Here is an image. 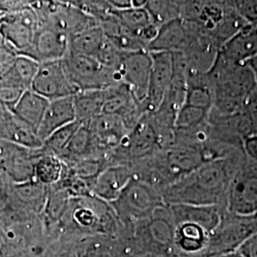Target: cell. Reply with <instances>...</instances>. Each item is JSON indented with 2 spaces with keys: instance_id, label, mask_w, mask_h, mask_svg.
<instances>
[{
  "instance_id": "1",
  "label": "cell",
  "mask_w": 257,
  "mask_h": 257,
  "mask_svg": "<svg viewBox=\"0 0 257 257\" xmlns=\"http://www.w3.org/2000/svg\"><path fill=\"white\" fill-rule=\"evenodd\" d=\"M244 154L204 163L161 191L167 205L219 206L225 209L230 179Z\"/></svg>"
},
{
  "instance_id": "2",
  "label": "cell",
  "mask_w": 257,
  "mask_h": 257,
  "mask_svg": "<svg viewBox=\"0 0 257 257\" xmlns=\"http://www.w3.org/2000/svg\"><path fill=\"white\" fill-rule=\"evenodd\" d=\"M212 90L211 110L221 115H231L243 110L256 83L248 64L226 60L218 55L208 73Z\"/></svg>"
},
{
  "instance_id": "3",
  "label": "cell",
  "mask_w": 257,
  "mask_h": 257,
  "mask_svg": "<svg viewBox=\"0 0 257 257\" xmlns=\"http://www.w3.org/2000/svg\"><path fill=\"white\" fill-rule=\"evenodd\" d=\"M109 204L118 220L124 223L146 219L158 208L167 205L161 191L133 177L118 197Z\"/></svg>"
},
{
  "instance_id": "4",
  "label": "cell",
  "mask_w": 257,
  "mask_h": 257,
  "mask_svg": "<svg viewBox=\"0 0 257 257\" xmlns=\"http://www.w3.org/2000/svg\"><path fill=\"white\" fill-rule=\"evenodd\" d=\"M62 63L70 81L78 92L106 90L123 83L120 71L104 67L93 57L68 51Z\"/></svg>"
},
{
  "instance_id": "5",
  "label": "cell",
  "mask_w": 257,
  "mask_h": 257,
  "mask_svg": "<svg viewBox=\"0 0 257 257\" xmlns=\"http://www.w3.org/2000/svg\"><path fill=\"white\" fill-rule=\"evenodd\" d=\"M225 209L236 215L257 213V164L245 156L230 179Z\"/></svg>"
},
{
  "instance_id": "6",
  "label": "cell",
  "mask_w": 257,
  "mask_h": 257,
  "mask_svg": "<svg viewBox=\"0 0 257 257\" xmlns=\"http://www.w3.org/2000/svg\"><path fill=\"white\" fill-rule=\"evenodd\" d=\"M37 30L38 19L32 5L0 19V37L19 55L30 54Z\"/></svg>"
},
{
  "instance_id": "7",
  "label": "cell",
  "mask_w": 257,
  "mask_h": 257,
  "mask_svg": "<svg viewBox=\"0 0 257 257\" xmlns=\"http://www.w3.org/2000/svg\"><path fill=\"white\" fill-rule=\"evenodd\" d=\"M257 230V213L236 215L224 211L220 225L211 234L209 245L213 244L217 253L235 250Z\"/></svg>"
},
{
  "instance_id": "8",
  "label": "cell",
  "mask_w": 257,
  "mask_h": 257,
  "mask_svg": "<svg viewBox=\"0 0 257 257\" xmlns=\"http://www.w3.org/2000/svg\"><path fill=\"white\" fill-rule=\"evenodd\" d=\"M31 90L48 101L74 96L78 93L65 72L62 59L39 63Z\"/></svg>"
},
{
  "instance_id": "9",
  "label": "cell",
  "mask_w": 257,
  "mask_h": 257,
  "mask_svg": "<svg viewBox=\"0 0 257 257\" xmlns=\"http://www.w3.org/2000/svg\"><path fill=\"white\" fill-rule=\"evenodd\" d=\"M150 53V52H149ZM152 71L146 99L142 104L144 113L156 111L165 96L175 76L174 55L170 53H150Z\"/></svg>"
},
{
  "instance_id": "10",
  "label": "cell",
  "mask_w": 257,
  "mask_h": 257,
  "mask_svg": "<svg viewBox=\"0 0 257 257\" xmlns=\"http://www.w3.org/2000/svg\"><path fill=\"white\" fill-rule=\"evenodd\" d=\"M151 71L152 56L148 51L124 52L120 65L122 82L141 105L147 96Z\"/></svg>"
},
{
  "instance_id": "11",
  "label": "cell",
  "mask_w": 257,
  "mask_h": 257,
  "mask_svg": "<svg viewBox=\"0 0 257 257\" xmlns=\"http://www.w3.org/2000/svg\"><path fill=\"white\" fill-rule=\"evenodd\" d=\"M104 93L102 113L118 116L131 132L144 114L142 105L124 83L104 90Z\"/></svg>"
},
{
  "instance_id": "12",
  "label": "cell",
  "mask_w": 257,
  "mask_h": 257,
  "mask_svg": "<svg viewBox=\"0 0 257 257\" xmlns=\"http://www.w3.org/2000/svg\"><path fill=\"white\" fill-rule=\"evenodd\" d=\"M69 38L68 35L56 28L40 25L28 56L38 63L61 60L69 51Z\"/></svg>"
},
{
  "instance_id": "13",
  "label": "cell",
  "mask_w": 257,
  "mask_h": 257,
  "mask_svg": "<svg viewBox=\"0 0 257 257\" xmlns=\"http://www.w3.org/2000/svg\"><path fill=\"white\" fill-rule=\"evenodd\" d=\"M175 222V225L180 223H193L203 227L212 233L220 225L222 216L226 209L219 206H200V205H168Z\"/></svg>"
},
{
  "instance_id": "14",
  "label": "cell",
  "mask_w": 257,
  "mask_h": 257,
  "mask_svg": "<svg viewBox=\"0 0 257 257\" xmlns=\"http://www.w3.org/2000/svg\"><path fill=\"white\" fill-rule=\"evenodd\" d=\"M87 126L96 145L106 155L118 147L130 133L121 118L112 114L102 113Z\"/></svg>"
},
{
  "instance_id": "15",
  "label": "cell",
  "mask_w": 257,
  "mask_h": 257,
  "mask_svg": "<svg viewBox=\"0 0 257 257\" xmlns=\"http://www.w3.org/2000/svg\"><path fill=\"white\" fill-rule=\"evenodd\" d=\"M133 177L130 165L107 167L96 176L92 186V195L105 202L114 201Z\"/></svg>"
},
{
  "instance_id": "16",
  "label": "cell",
  "mask_w": 257,
  "mask_h": 257,
  "mask_svg": "<svg viewBox=\"0 0 257 257\" xmlns=\"http://www.w3.org/2000/svg\"><path fill=\"white\" fill-rule=\"evenodd\" d=\"M74 121H75L74 96L50 101L37 128V137L44 142L55 131Z\"/></svg>"
},
{
  "instance_id": "17",
  "label": "cell",
  "mask_w": 257,
  "mask_h": 257,
  "mask_svg": "<svg viewBox=\"0 0 257 257\" xmlns=\"http://www.w3.org/2000/svg\"><path fill=\"white\" fill-rule=\"evenodd\" d=\"M257 55V29L248 27L221 47L219 55L233 63L247 64Z\"/></svg>"
},
{
  "instance_id": "18",
  "label": "cell",
  "mask_w": 257,
  "mask_h": 257,
  "mask_svg": "<svg viewBox=\"0 0 257 257\" xmlns=\"http://www.w3.org/2000/svg\"><path fill=\"white\" fill-rule=\"evenodd\" d=\"M8 110L0 120V139L29 149L43 147V142L37 137V132Z\"/></svg>"
},
{
  "instance_id": "19",
  "label": "cell",
  "mask_w": 257,
  "mask_h": 257,
  "mask_svg": "<svg viewBox=\"0 0 257 257\" xmlns=\"http://www.w3.org/2000/svg\"><path fill=\"white\" fill-rule=\"evenodd\" d=\"M188 41V33L183 20L177 19L158 29L156 38L148 46L150 53H181Z\"/></svg>"
},
{
  "instance_id": "20",
  "label": "cell",
  "mask_w": 257,
  "mask_h": 257,
  "mask_svg": "<svg viewBox=\"0 0 257 257\" xmlns=\"http://www.w3.org/2000/svg\"><path fill=\"white\" fill-rule=\"evenodd\" d=\"M39 63L26 55H18L9 68L0 74V88H12L20 91L31 89Z\"/></svg>"
},
{
  "instance_id": "21",
  "label": "cell",
  "mask_w": 257,
  "mask_h": 257,
  "mask_svg": "<svg viewBox=\"0 0 257 257\" xmlns=\"http://www.w3.org/2000/svg\"><path fill=\"white\" fill-rule=\"evenodd\" d=\"M49 102L46 98L29 89L22 92L18 102L10 110L37 132Z\"/></svg>"
},
{
  "instance_id": "22",
  "label": "cell",
  "mask_w": 257,
  "mask_h": 257,
  "mask_svg": "<svg viewBox=\"0 0 257 257\" xmlns=\"http://www.w3.org/2000/svg\"><path fill=\"white\" fill-rule=\"evenodd\" d=\"M211 233L203 227L193 223L175 225V244L188 253H194L209 246Z\"/></svg>"
},
{
  "instance_id": "23",
  "label": "cell",
  "mask_w": 257,
  "mask_h": 257,
  "mask_svg": "<svg viewBox=\"0 0 257 257\" xmlns=\"http://www.w3.org/2000/svg\"><path fill=\"white\" fill-rule=\"evenodd\" d=\"M100 26L88 28L69 38V52L95 58L107 42Z\"/></svg>"
},
{
  "instance_id": "24",
  "label": "cell",
  "mask_w": 257,
  "mask_h": 257,
  "mask_svg": "<svg viewBox=\"0 0 257 257\" xmlns=\"http://www.w3.org/2000/svg\"><path fill=\"white\" fill-rule=\"evenodd\" d=\"M105 99L104 90L79 92L74 95L75 120L82 125H89L101 115Z\"/></svg>"
},
{
  "instance_id": "25",
  "label": "cell",
  "mask_w": 257,
  "mask_h": 257,
  "mask_svg": "<svg viewBox=\"0 0 257 257\" xmlns=\"http://www.w3.org/2000/svg\"><path fill=\"white\" fill-rule=\"evenodd\" d=\"M63 173L64 163L62 160L44 150L43 155L38 158L35 165L34 178L38 182L50 187L59 182Z\"/></svg>"
},
{
  "instance_id": "26",
  "label": "cell",
  "mask_w": 257,
  "mask_h": 257,
  "mask_svg": "<svg viewBox=\"0 0 257 257\" xmlns=\"http://www.w3.org/2000/svg\"><path fill=\"white\" fill-rule=\"evenodd\" d=\"M111 14L119 20L120 23L131 31L141 41V35L146 28L153 24V21L145 7L131 8L124 11H112ZM144 45V44H143ZM145 46V45H144ZM146 47V46H145ZM147 49V48H146Z\"/></svg>"
},
{
  "instance_id": "27",
  "label": "cell",
  "mask_w": 257,
  "mask_h": 257,
  "mask_svg": "<svg viewBox=\"0 0 257 257\" xmlns=\"http://www.w3.org/2000/svg\"><path fill=\"white\" fill-rule=\"evenodd\" d=\"M180 6L181 1H147L145 8L153 23L160 28L180 19Z\"/></svg>"
},
{
  "instance_id": "28",
  "label": "cell",
  "mask_w": 257,
  "mask_h": 257,
  "mask_svg": "<svg viewBox=\"0 0 257 257\" xmlns=\"http://www.w3.org/2000/svg\"><path fill=\"white\" fill-rule=\"evenodd\" d=\"M81 126L82 124L75 120L64 127L58 128L43 142V149L47 153L59 157L63 154L65 149Z\"/></svg>"
},
{
  "instance_id": "29",
  "label": "cell",
  "mask_w": 257,
  "mask_h": 257,
  "mask_svg": "<svg viewBox=\"0 0 257 257\" xmlns=\"http://www.w3.org/2000/svg\"><path fill=\"white\" fill-rule=\"evenodd\" d=\"M210 110L184 105L175 120V130H187L200 125L208 118Z\"/></svg>"
},
{
  "instance_id": "30",
  "label": "cell",
  "mask_w": 257,
  "mask_h": 257,
  "mask_svg": "<svg viewBox=\"0 0 257 257\" xmlns=\"http://www.w3.org/2000/svg\"><path fill=\"white\" fill-rule=\"evenodd\" d=\"M232 4L250 27H257V0H232Z\"/></svg>"
},
{
  "instance_id": "31",
  "label": "cell",
  "mask_w": 257,
  "mask_h": 257,
  "mask_svg": "<svg viewBox=\"0 0 257 257\" xmlns=\"http://www.w3.org/2000/svg\"><path fill=\"white\" fill-rule=\"evenodd\" d=\"M243 110L250 122L253 135L257 136V88L248 96V100L246 102Z\"/></svg>"
},
{
  "instance_id": "32",
  "label": "cell",
  "mask_w": 257,
  "mask_h": 257,
  "mask_svg": "<svg viewBox=\"0 0 257 257\" xmlns=\"http://www.w3.org/2000/svg\"><path fill=\"white\" fill-rule=\"evenodd\" d=\"M237 250L244 257H257V230L240 245Z\"/></svg>"
},
{
  "instance_id": "33",
  "label": "cell",
  "mask_w": 257,
  "mask_h": 257,
  "mask_svg": "<svg viewBox=\"0 0 257 257\" xmlns=\"http://www.w3.org/2000/svg\"><path fill=\"white\" fill-rule=\"evenodd\" d=\"M243 154L257 164V136H250L243 141Z\"/></svg>"
},
{
  "instance_id": "34",
  "label": "cell",
  "mask_w": 257,
  "mask_h": 257,
  "mask_svg": "<svg viewBox=\"0 0 257 257\" xmlns=\"http://www.w3.org/2000/svg\"><path fill=\"white\" fill-rule=\"evenodd\" d=\"M247 64H248L249 69L251 70V72H252V74H253L254 79H255V83H256L257 88V55H255L254 57H252Z\"/></svg>"
},
{
  "instance_id": "35",
  "label": "cell",
  "mask_w": 257,
  "mask_h": 257,
  "mask_svg": "<svg viewBox=\"0 0 257 257\" xmlns=\"http://www.w3.org/2000/svg\"><path fill=\"white\" fill-rule=\"evenodd\" d=\"M211 257H244L238 250H232V251H227V252H221V253H215L212 254Z\"/></svg>"
},
{
  "instance_id": "36",
  "label": "cell",
  "mask_w": 257,
  "mask_h": 257,
  "mask_svg": "<svg viewBox=\"0 0 257 257\" xmlns=\"http://www.w3.org/2000/svg\"><path fill=\"white\" fill-rule=\"evenodd\" d=\"M256 29H257V27H256Z\"/></svg>"
}]
</instances>
